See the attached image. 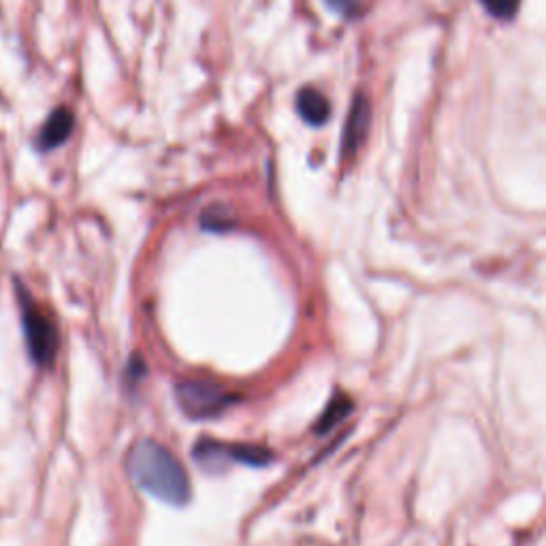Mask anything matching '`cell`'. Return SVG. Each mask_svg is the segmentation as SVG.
<instances>
[{"label": "cell", "mask_w": 546, "mask_h": 546, "mask_svg": "<svg viewBox=\"0 0 546 546\" xmlns=\"http://www.w3.org/2000/svg\"><path fill=\"white\" fill-rule=\"evenodd\" d=\"M128 476L135 485L160 502L184 506L190 500V483L182 463L163 444L154 440H139L126 457Z\"/></svg>", "instance_id": "obj_1"}, {"label": "cell", "mask_w": 546, "mask_h": 546, "mask_svg": "<svg viewBox=\"0 0 546 546\" xmlns=\"http://www.w3.org/2000/svg\"><path fill=\"white\" fill-rule=\"evenodd\" d=\"M15 297H18L20 323L30 361L41 369H50L58 357L60 333L56 320L43 310V305L32 297L22 280H15Z\"/></svg>", "instance_id": "obj_2"}, {"label": "cell", "mask_w": 546, "mask_h": 546, "mask_svg": "<svg viewBox=\"0 0 546 546\" xmlns=\"http://www.w3.org/2000/svg\"><path fill=\"white\" fill-rule=\"evenodd\" d=\"M175 397L178 406L192 421L216 419L222 412H227L233 404H237V395L218 387L212 382L201 380H186L175 387Z\"/></svg>", "instance_id": "obj_3"}, {"label": "cell", "mask_w": 546, "mask_h": 546, "mask_svg": "<svg viewBox=\"0 0 546 546\" xmlns=\"http://www.w3.org/2000/svg\"><path fill=\"white\" fill-rule=\"evenodd\" d=\"M75 126V118L71 114V109L67 107H58L54 109L50 116H47L45 124L41 126L39 137H37V148L41 152H52L58 146H62L64 141L69 139V135L73 133Z\"/></svg>", "instance_id": "obj_4"}, {"label": "cell", "mask_w": 546, "mask_h": 546, "mask_svg": "<svg viewBox=\"0 0 546 546\" xmlns=\"http://www.w3.org/2000/svg\"><path fill=\"white\" fill-rule=\"evenodd\" d=\"M297 111L308 124L320 126L329 120L331 107H329V101L325 99L323 92L316 90V88H303L297 94Z\"/></svg>", "instance_id": "obj_5"}, {"label": "cell", "mask_w": 546, "mask_h": 546, "mask_svg": "<svg viewBox=\"0 0 546 546\" xmlns=\"http://www.w3.org/2000/svg\"><path fill=\"white\" fill-rule=\"evenodd\" d=\"M369 124V105L363 94L355 96V103H352L350 116H348V124H346V137H344V152L352 154L359 146L365 137Z\"/></svg>", "instance_id": "obj_6"}, {"label": "cell", "mask_w": 546, "mask_h": 546, "mask_svg": "<svg viewBox=\"0 0 546 546\" xmlns=\"http://www.w3.org/2000/svg\"><path fill=\"white\" fill-rule=\"evenodd\" d=\"M352 410V404L348 397H335L331 404L327 406V410L320 416V421L316 425V433H327L329 429H333L337 423L344 421V416Z\"/></svg>", "instance_id": "obj_7"}, {"label": "cell", "mask_w": 546, "mask_h": 546, "mask_svg": "<svg viewBox=\"0 0 546 546\" xmlns=\"http://www.w3.org/2000/svg\"><path fill=\"white\" fill-rule=\"evenodd\" d=\"M483 7L497 20H512L519 11L521 0H480Z\"/></svg>", "instance_id": "obj_8"}]
</instances>
